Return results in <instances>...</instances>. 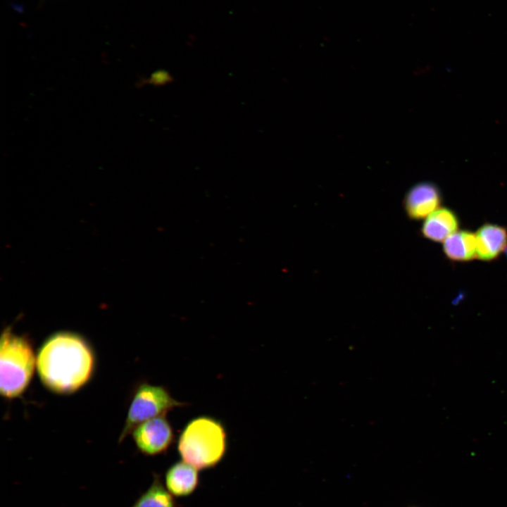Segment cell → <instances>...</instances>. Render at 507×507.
I'll list each match as a JSON object with an SVG mask.
<instances>
[{"label": "cell", "mask_w": 507, "mask_h": 507, "mask_svg": "<svg viewBox=\"0 0 507 507\" xmlns=\"http://www.w3.org/2000/svg\"><path fill=\"white\" fill-rule=\"evenodd\" d=\"M36 368L45 387L54 393L70 394L91 378L95 355L91 344L80 334L57 332L39 346Z\"/></svg>", "instance_id": "obj_1"}, {"label": "cell", "mask_w": 507, "mask_h": 507, "mask_svg": "<svg viewBox=\"0 0 507 507\" xmlns=\"http://www.w3.org/2000/svg\"><path fill=\"white\" fill-rule=\"evenodd\" d=\"M227 434L219 420L199 416L190 420L177 441V451L182 459L198 470L216 466L227 451Z\"/></svg>", "instance_id": "obj_2"}, {"label": "cell", "mask_w": 507, "mask_h": 507, "mask_svg": "<svg viewBox=\"0 0 507 507\" xmlns=\"http://www.w3.org/2000/svg\"><path fill=\"white\" fill-rule=\"evenodd\" d=\"M37 366L30 339L12 332H2L0 341V392L12 399L21 395L28 386Z\"/></svg>", "instance_id": "obj_3"}, {"label": "cell", "mask_w": 507, "mask_h": 507, "mask_svg": "<svg viewBox=\"0 0 507 507\" xmlns=\"http://www.w3.org/2000/svg\"><path fill=\"white\" fill-rule=\"evenodd\" d=\"M185 404L173 398L164 386L141 382L137 384L132 394L119 442L123 441L142 422L157 416L165 415L169 411Z\"/></svg>", "instance_id": "obj_4"}, {"label": "cell", "mask_w": 507, "mask_h": 507, "mask_svg": "<svg viewBox=\"0 0 507 507\" xmlns=\"http://www.w3.org/2000/svg\"><path fill=\"white\" fill-rule=\"evenodd\" d=\"M131 433L137 449L147 456L163 453L174 442V432L165 415L142 422Z\"/></svg>", "instance_id": "obj_5"}, {"label": "cell", "mask_w": 507, "mask_h": 507, "mask_svg": "<svg viewBox=\"0 0 507 507\" xmlns=\"http://www.w3.org/2000/svg\"><path fill=\"white\" fill-rule=\"evenodd\" d=\"M442 196L439 188L432 182H421L410 188L403 205L407 216L413 220H425L441 207Z\"/></svg>", "instance_id": "obj_6"}, {"label": "cell", "mask_w": 507, "mask_h": 507, "mask_svg": "<svg viewBox=\"0 0 507 507\" xmlns=\"http://www.w3.org/2000/svg\"><path fill=\"white\" fill-rule=\"evenodd\" d=\"M477 258L484 261L496 259L507 249L506 227L492 223H485L475 232Z\"/></svg>", "instance_id": "obj_7"}, {"label": "cell", "mask_w": 507, "mask_h": 507, "mask_svg": "<svg viewBox=\"0 0 507 507\" xmlns=\"http://www.w3.org/2000/svg\"><path fill=\"white\" fill-rule=\"evenodd\" d=\"M166 489L177 497L192 494L199 484L198 469L185 461H177L170 465L165 473Z\"/></svg>", "instance_id": "obj_8"}, {"label": "cell", "mask_w": 507, "mask_h": 507, "mask_svg": "<svg viewBox=\"0 0 507 507\" xmlns=\"http://www.w3.org/2000/svg\"><path fill=\"white\" fill-rule=\"evenodd\" d=\"M459 220L456 213L446 207H439L424 220L420 229L423 237L432 242H442L458 230Z\"/></svg>", "instance_id": "obj_9"}, {"label": "cell", "mask_w": 507, "mask_h": 507, "mask_svg": "<svg viewBox=\"0 0 507 507\" xmlns=\"http://www.w3.org/2000/svg\"><path fill=\"white\" fill-rule=\"evenodd\" d=\"M443 251L453 261L468 262L477 258L475 233L469 230H458L443 242Z\"/></svg>", "instance_id": "obj_10"}, {"label": "cell", "mask_w": 507, "mask_h": 507, "mask_svg": "<svg viewBox=\"0 0 507 507\" xmlns=\"http://www.w3.org/2000/svg\"><path fill=\"white\" fill-rule=\"evenodd\" d=\"M130 507H180L173 495L163 484L161 476L154 474L151 485Z\"/></svg>", "instance_id": "obj_11"}, {"label": "cell", "mask_w": 507, "mask_h": 507, "mask_svg": "<svg viewBox=\"0 0 507 507\" xmlns=\"http://www.w3.org/2000/svg\"><path fill=\"white\" fill-rule=\"evenodd\" d=\"M168 75L161 72V73H156L151 75V77L150 78V80L152 81V83L155 84H158L160 83H164V81L168 78Z\"/></svg>", "instance_id": "obj_12"}]
</instances>
